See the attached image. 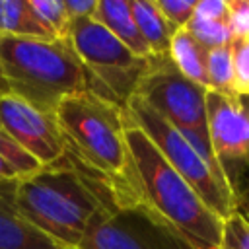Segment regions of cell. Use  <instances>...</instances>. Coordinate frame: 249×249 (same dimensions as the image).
I'll return each mask as SVG.
<instances>
[{
    "label": "cell",
    "instance_id": "1",
    "mask_svg": "<svg viewBox=\"0 0 249 249\" xmlns=\"http://www.w3.org/2000/svg\"><path fill=\"white\" fill-rule=\"evenodd\" d=\"M124 142L126 167L109 189L115 206L144 212L185 249H220L224 220L202 202L152 140L126 117Z\"/></svg>",
    "mask_w": 249,
    "mask_h": 249
},
{
    "label": "cell",
    "instance_id": "2",
    "mask_svg": "<svg viewBox=\"0 0 249 249\" xmlns=\"http://www.w3.org/2000/svg\"><path fill=\"white\" fill-rule=\"evenodd\" d=\"M10 198L18 212L68 249H76L89 220L115 204L103 183L82 171L64 154L35 175L14 181Z\"/></svg>",
    "mask_w": 249,
    "mask_h": 249
},
{
    "label": "cell",
    "instance_id": "3",
    "mask_svg": "<svg viewBox=\"0 0 249 249\" xmlns=\"http://www.w3.org/2000/svg\"><path fill=\"white\" fill-rule=\"evenodd\" d=\"M0 72L10 93L51 115L66 95L88 91L86 72L70 39L0 33Z\"/></svg>",
    "mask_w": 249,
    "mask_h": 249
},
{
    "label": "cell",
    "instance_id": "4",
    "mask_svg": "<svg viewBox=\"0 0 249 249\" xmlns=\"http://www.w3.org/2000/svg\"><path fill=\"white\" fill-rule=\"evenodd\" d=\"M54 121L70 161L109 191L128 160L123 109L91 91H78L58 103Z\"/></svg>",
    "mask_w": 249,
    "mask_h": 249
},
{
    "label": "cell",
    "instance_id": "5",
    "mask_svg": "<svg viewBox=\"0 0 249 249\" xmlns=\"http://www.w3.org/2000/svg\"><path fill=\"white\" fill-rule=\"evenodd\" d=\"M123 115L152 140L163 160L189 183L218 218L226 220L237 210V198L230 177L212 152L196 146L136 95L128 99Z\"/></svg>",
    "mask_w": 249,
    "mask_h": 249
},
{
    "label": "cell",
    "instance_id": "6",
    "mask_svg": "<svg viewBox=\"0 0 249 249\" xmlns=\"http://www.w3.org/2000/svg\"><path fill=\"white\" fill-rule=\"evenodd\" d=\"M68 39L84 66L88 91L124 109L150 56H136L93 18L74 19Z\"/></svg>",
    "mask_w": 249,
    "mask_h": 249
},
{
    "label": "cell",
    "instance_id": "7",
    "mask_svg": "<svg viewBox=\"0 0 249 249\" xmlns=\"http://www.w3.org/2000/svg\"><path fill=\"white\" fill-rule=\"evenodd\" d=\"M134 95L196 146L212 152L206 126V89L187 80L169 54H150Z\"/></svg>",
    "mask_w": 249,
    "mask_h": 249
},
{
    "label": "cell",
    "instance_id": "8",
    "mask_svg": "<svg viewBox=\"0 0 249 249\" xmlns=\"http://www.w3.org/2000/svg\"><path fill=\"white\" fill-rule=\"evenodd\" d=\"M76 249H185L136 208L103 206L89 220Z\"/></svg>",
    "mask_w": 249,
    "mask_h": 249
},
{
    "label": "cell",
    "instance_id": "9",
    "mask_svg": "<svg viewBox=\"0 0 249 249\" xmlns=\"http://www.w3.org/2000/svg\"><path fill=\"white\" fill-rule=\"evenodd\" d=\"M0 128L43 165L54 163L66 154L54 115L33 107L14 93H6L0 99Z\"/></svg>",
    "mask_w": 249,
    "mask_h": 249
},
{
    "label": "cell",
    "instance_id": "10",
    "mask_svg": "<svg viewBox=\"0 0 249 249\" xmlns=\"http://www.w3.org/2000/svg\"><path fill=\"white\" fill-rule=\"evenodd\" d=\"M206 126L212 154L222 165L249 161V97L208 89Z\"/></svg>",
    "mask_w": 249,
    "mask_h": 249
},
{
    "label": "cell",
    "instance_id": "11",
    "mask_svg": "<svg viewBox=\"0 0 249 249\" xmlns=\"http://www.w3.org/2000/svg\"><path fill=\"white\" fill-rule=\"evenodd\" d=\"M12 183L0 185V249H68L18 212L10 198Z\"/></svg>",
    "mask_w": 249,
    "mask_h": 249
},
{
    "label": "cell",
    "instance_id": "12",
    "mask_svg": "<svg viewBox=\"0 0 249 249\" xmlns=\"http://www.w3.org/2000/svg\"><path fill=\"white\" fill-rule=\"evenodd\" d=\"M93 19H97L107 31H111L136 56H150V49L144 43L138 25L132 18L130 0H97Z\"/></svg>",
    "mask_w": 249,
    "mask_h": 249
},
{
    "label": "cell",
    "instance_id": "13",
    "mask_svg": "<svg viewBox=\"0 0 249 249\" xmlns=\"http://www.w3.org/2000/svg\"><path fill=\"white\" fill-rule=\"evenodd\" d=\"M130 10L150 54H169V43L177 27L163 18L156 0H130Z\"/></svg>",
    "mask_w": 249,
    "mask_h": 249
},
{
    "label": "cell",
    "instance_id": "14",
    "mask_svg": "<svg viewBox=\"0 0 249 249\" xmlns=\"http://www.w3.org/2000/svg\"><path fill=\"white\" fill-rule=\"evenodd\" d=\"M206 56L208 49L202 47L185 27L177 29L169 43V58L175 68L191 82L198 84L208 91V74H206Z\"/></svg>",
    "mask_w": 249,
    "mask_h": 249
},
{
    "label": "cell",
    "instance_id": "15",
    "mask_svg": "<svg viewBox=\"0 0 249 249\" xmlns=\"http://www.w3.org/2000/svg\"><path fill=\"white\" fill-rule=\"evenodd\" d=\"M0 33L16 37L53 39L37 19L29 0H0Z\"/></svg>",
    "mask_w": 249,
    "mask_h": 249
},
{
    "label": "cell",
    "instance_id": "16",
    "mask_svg": "<svg viewBox=\"0 0 249 249\" xmlns=\"http://www.w3.org/2000/svg\"><path fill=\"white\" fill-rule=\"evenodd\" d=\"M206 74H208V89L235 95L233 93V62H231V47L208 49L206 56Z\"/></svg>",
    "mask_w": 249,
    "mask_h": 249
},
{
    "label": "cell",
    "instance_id": "17",
    "mask_svg": "<svg viewBox=\"0 0 249 249\" xmlns=\"http://www.w3.org/2000/svg\"><path fill=\"white\" fill-rule=\"evenodd\" d=\"M29 4L53 39H68L72 19L66 12L64 0H29Z\"/></svg>",
    "mask_w": 249,
    "mask_h": 249
},
{
    "label": "cell",
    "instance_id": "18",
    "mask_svg": "<svg viewBox=\"0 0 249 249\" xmlns=\"http://www.w3.org/2000/svg\"><path fill=\"white\" fill-rule=\"evenodd\" d=\"M0 158L10 165V169L14 171L18 181L35 175L43 167V163L39 160H35L19 142H16L2 128H0Z\"/></svg>",
    "mask_w": 249,
    "mask_h": 249
},
{
    "label": "cell",
    "instance_id": "19",
    "mask_svg": "<svg viewBox=\"0 0 249 249\" xmlns=\"http://www.w3.org/2000/svg\"><path fill=\"white\" fill-rule=\"evenodd\" d=\"M185 29L206 49H218V47H226L231 43L233 35L230 29L228 21H220V19H206V18H198V16H191V19L187 21Z\"/></svg>",
    "mask_w": 249,
    "mask_h": 249
},
{
    "label": "cell",
    "instance_id": "20",
    "mask_svg": "<svg viewBox=\"0 0 249 249\" xmlns=\"http://www.w3.org/2000/svg\"><path fill=\"white\" fill-rule=\"evenodd\" d=\"M230 47L233 62V93L249 97V39L233 37Z\"/></svg>",
    "mask_w": 249,
    "mask_h": 249
},
{
    "label": "cell",
    "instance_id": "21",
    "mask_svg": "<svg viewBox=\"0 0 249 249\" xmlns=\"http://www.w3.org/2000/svg\"><path fill=\"white\" fill-rule=\"evenodd\" d=\"M220 249H249V218L239 210L224 220Z\"/></svg>",
    "mask_w": 249,
    "mask_h": 249
},
{
    "label": "cell",
    "instance_id": "22",
    "mask_svg": "<svg viewBox=\"0 0 249 249\" xmlns=\"http://www.w3.org/2000/svg\"><path fill=\"white\" fill-rule=\"evenodd\" d=\"M156 4L160 8V12L163 14V18L171 25L181 29L187 25L191 16L195 14L196 0H156Z\"/></svg>",
    "mask_w": 249,
    "mask_h": 249
},
{
    "label": "cell",
    "instance_id": "23",
    "mask_svg": "<svg viewBox=\"0 0 249 249\" xmlns=\"http://www.w3.org/2000/svg\"><path fill=\"white\" fill-rule=\"evenodd\" d=\"M228 23L233 37H249V0H228Z\"/></svg>",
    "mask_w": 249,
    "mask_h": 249
},
{
    "label": "cell",
    "instance_id": "24",
    "mask_svg": "<svg viewBox=\"0 0 249 249\" xmlns=\"http://www.w3.org/2000/svg\"><path fill=\"white\" fill-rule=\"evenodd\" d=\"M195 16L206 18V19L228 21V16H230L228 0H196Z\"/></svg>",
    "mask_w": 249,
    "mask_h": 249
},
{
    "label": "cell",
    "instance_id": "25",
    "mask_svg": "<svg viewBox=\"0 0 249 249\" xmlns=\"http://www.w3.org/2000/svg\"><path fill=\"white\" fill-rule=\"evenodd\" d=\"M66 12L70 16V19H82V18H93L95 8H97V0H64Z\"/></svg>",
    "mask_w": 249,
    "mask_h": 249
},
{
    "label": "cell",
    "instance_id": "26",
    "mask_svg": "<svg viewBox=\"0 0 249 249\" xmlns=\"http://www.w3.org/2000/svg\"><path fill=\"white\" fill-rule=\"evenodd\" d=\"M12 181H18V179H16L14 171L10 169V165L0 158V185H8Z\"/></svg>",
    "mask_w": 249,
    "mask_h": 249
},
{
    "label": "cell",
    "instance_id": "27",
    "mask_svg": "<svg viewBox=\"0 0 249 249\" xmlns=\"http://www.w3.org/2000/svg\"><path fill=\"white\" fill-rule=\"evenodd\" d=\"M6 93H10V88H8V82L4 80V76H2V72H0V99H2Z\"/></svg>",
    "mask_w": 249,
    "mask_h": 249
}]
</instances>
